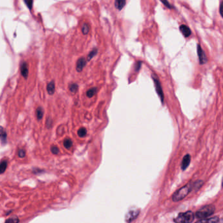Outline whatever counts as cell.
<instances>
[{"instance_id": "obj_12", "label": "cell", "mask_w": 223, "mask_h": 223, "mask_svg": "<svg viewBox=\"0 0 223 223\" xmlns=\"http://www.w3.org/2000/svg\"><path fill=\"white\" fill-rule=\"evenodd\" d=\"M47 92L50 95H53L55 93V83L54 81H51L50 82L49 84H47Z\"/></svg>"}, {"instance_id": "obj_19", "label": "cell", "mask_w": 223, "mask_h": 223, "mask_svg": "<svg viewBox=\"0 0 223 223\" xmlns=\"http://www.w3.org/2000/svg\"><path fill=\"white\" fill-rule=\"evenodd\" d=\"M98 53V49H94L92 51H90V52L88 54V57H87V60L88 61H90Z\"/></svg>"}, {"instance_id": "obj_9", "label": "cell", "mask_w": 223, "mask_h": 223, "mask_svg": "<svg viewBox=\"0 0 223 223\" xmlns=\"http://www.w3.org/2000/svg\"><path fill=\"white\" fill-rule=\"evenodd\" d=\"M87 64V60L84 58H81L77 62V66H76V69L77 72H81L84 67H85Z\"/></svg>"}, {"instance_id": "obj_16", "label": "cell", "mask_w": 223, "mask_h": 223, "mask_svg": "<svg viewBox=\"0 0 223 223\" xmlns=\"http://www.w3.org/2000/svg\"><path fill=\"white\" fill-rule=\"evenodd\" d=\"M43 110L41 107H38L36 110V117L38 120H41L43 116Z\"/></svg>"}, {"instance_id": "obj_4", "label": "cell", "mask_w": 223, "mask_h": 223, "mask_svg": "<svg viewBox=\"0 0 223 223\" xmlns=\"http://www.w3.org/2000/svg\"><path fill=\"white\" fill-rule=\"evenodd\" d=\"M153 79L154 83V86H155V88H156V93H158L160 99H161V101L162 103H164V93L163 91H162V88L161 86L160 82H159L158 79L156 77V76L153 75Z\"/></svg>"}, {"instance_id": "obj_1", "label": "cell", "mask_w": 223, "mask_h": 223, "mask_svg": "<svg viewBox=\"0 0 223 223\" xmlns=\"http://www.w3.org/2000/svg\"><path fill=\"white\" fill-rule=\"evenodd\" d=\"M194 188V183H189L185 185L183 187L177 190L172 196V200L173 202H179L187 196L190 192Z\"/></svg>"}, {"instance_id": "obj_10", "label": "cell", "mask_w": 223, "mask_h": 223, "mask_svg": "<svg viewBox=\"0 0 223 223\" xmlns=\"http://www.w3.org/2000/svg\"><path fill=\"white\" fill-rule=\"evenodd\" d=\"M20 72H21V75H22V76L25 78V79H27V78L28 76V65L27 64V63L26 62H22L21 63L20 65Z\"/></svg>"}, {"instance_id": "obj_14", "label": "cell", "mask_w": 223, "mask_h": 223, "mask_svg": "<svg viewBox=\"0 0 223 223\" xmlns=\"http://www.w3.org/2000/svg\"><path fill=\"white\" fill-rule=\"evenodd\" d=\"M0 138L2 139L3 143L7 141V132L2 126H0Z\"/></svg>"}, {"instance_id": "obj_25", "label": "cell", "mask_w": 223, "mask_h": 223, "mask_svg": "<svg viewBox=\"0 0 223 223\" xmlns=\"http://www.w3.org/2000/svg\"><path fill=\"white\" fill-rule=\"evenodd\" d=\"M51 152H52L53 154H55V155H57V154L59 153V149H58V147L56 146H51Z\"/></svg>"}, {"instance_id": "obj_5", "label": "cell", "mask_w": 223, "mask_h": 223, "mask_svg": "<svg viewBox=\"0 0 223 223\" xmlns=\"http://www.w3.org/2000/svg\"><path fill=\"white\" fill-rule=\"evenodd\" d=\"M139 213H140L139 209H132L129 211L125 217L126 221L128 223L133 221L134 219H136V218L138 216V215H139Z\"/></svg>"}, {"instance_id": "obj_24", "label": "cell", "mask_w": 223, "mask_h": 223, "mask_svg": "<svg viewBox=\"0 0 223 223\" xmlns=\"http://www.w3.org/2000/svg\"><path fill=\"white\" fill-rule=\"evenodd\" d=\"M25 1L26 5L27 7H28V9L29 10H31L32 7H33V0H24Z\"/></svg>"}, {"instance_id": "obj_6", "label": "cell", "mask_w": 223, "mask_h": 223, "mask_svg": "<svg viewBox=\"0 0 223 223\" xmlns=\"http://www.w3.org/2000/svg\"><path fill=\"white\" fill-rule=\"evenodd\" d=\"M197 53L199 58V61H200V63L201 65L207 63V58L206 56V54H205L204 51L202 49V47L200 45H198L197 46Z\"/></svg>"}, {"instance_id": "obj_23", "label": "cell", "mask_w": 223, "mask_h": 223, "mask_svg": "<svg viewBox=\"0 0 223 223\" xmlns=\"http://www.w3.org/2000/svg\"><path fill=\"white\" fill-rule=\"evenodd\" d=\"M90 30V27L87 24H84L82 26V32L84 35H87L89 32Z\"/></svg>"}, {"instance_id": "obj_2", "label": "cell", "mask_w": 223, "mask_h": 223, "mask_svg": "<svg viewBox=\"0 0 223 223\" xmlns=\"http://www.w3.org/2000/svg\"><path fill=\"white\" fill-rule=\"evenodd\" d=\"M215 208L213 205H207L196 212L195 216L198 219H205L212 215L215 213Z\"/></svg>"}, {"instance_id": "obj_29", "label": "cell", "mask_w": 223, "mask_h": 223, "mask_svg": "<svg viewBox=\"0 0 223 223\" xmlns=\"http://www.w3.org/2000/svg\"><path fill=\"white\" fill-rule=\"evenodd\" d=\"M222 3H221V5H220V14H221V15L222 16Z\"/></svg>"}, {"instance_id": "obj_28", "label": "cell", "mask_w": 223, "mask_h": 223, "mask_svg": "<svg viewBox=\"0 0 223 223\" xmlns=\"http://www.w3.org/2000/svg\"><path fill=\"white\" fill-rule=\"evenodd\" d=\"M141 62H137V63L135 65V70L136 71H139L140 70V68H141Z\"/></svg>"}, {"instance_id": "obj_18", "label": "cell", "mask_w": 223, "mask_h": 223, "mask_svg": "<svg viewBox=\"0 0 223 223\" xmlns=\"http://www.w3.org/2000/svg\"><path fill=\"white\" fill-rule=\"evenodd\" d=\"M72 145H73V142L70 139V138H66L64 141V146L66 149H69Z\"/></svg>"}, {"instance_id": "obj_15", "label": "cell", "mask_w": 223, "mask_h": 223, "mask_svg": "<svg viewBox=\"0 0 223 223\" xmlns=\"http://www.w3.org/2000/svg\"><path fill=\"white\" fill-rule=\"evenodd\" d=\"M7 167V161L6 160L2 161L0 162V174L5 172Z\"/></svg>"}, {"instance_id": "obj_22", "label": "cell", "mask_w": 223, "mask_h": 223, "mask_svg": "<svg viewBox=\"0 0 223 223\" xmlns=\"http://www.w3.org/2000/svg\"><path fill=\"white\" fill-rule=\"evenodd\" d=\"M78 88H79V87H78V85L77 84H71L69 86V91L71 93H75L77 92Z\"/></svg>"}, {"instance_id": "obj_27", "label": "cell", "mask_w": 223, "mask_h": 223, "mask_svg": "<svg viewBox=\"0 0 223 223\" xmlns=\"http://www.w3.org/2000/svg\"><path fill=\"white\" fill-rule=\"evenodd\" d=\"M19 156L20 157H21V158H23V157H25L26 156V152H25V149H20L19 151Z\"/></svg>"}, {"instance_id": "obj_17", "label": "cell", "mask_w": 223, "mask_h": 223, "mask_svg": "<svg viewBox=\"0 0 223 223\" xmlns=\"http://www.w3.org/2000/svg\"><path fill=\"white\" fill-rule=\"evenodd\" d=\"M96 93H97V88H92L88 90L87 92V96L88 98H91Z\"/></svg>"}, {"instance_id": "obj_21", "label": "cell", "mask_w": 223, "mask_h": 223, "mask_svg": "<svg viewBox=\"0 0 223 223\" xmlns=\"http://www.w3.org/2000/svg\"><path fill=\"white\" fill-rule=\"evenodd\" d=\"M87 129L85 128L82 127V128H81L79 130H78L77 133H78V136H79V137L83 138V137H84L87 135Z\"/></svg>"}, {"instance_id": "obj_11", "label": "cell", "mask_w": 223, "mask_h": 223, "mask_svg": "<svg viewBox=\"0 0 223 223\" xmlns=\"http://www.w3.org/2000/svg\"><path fill=\"white\" fill-rule=\"evenodd\" d=\"M219 221V218L218 217H213L209 219H204L197 221L195 223H217Z\"/></svg>"}, {"instance_id": "obj_20", "label": "cell", "mask_w": 223, "mask_h": 223, "mask_svg": "<svg viewBox=\"0 0 223 223\" xmlns=\"http://www.w3.org/2000/svg\"><path fill=\"white\" fill-rule=\"evenodd\" d=\"M19 219L18 218V217L14 216L6 220L5 223H19Z\"/></svg>"}, {"instance_id": "obj_8", "label": "cell", "mask_w": 223, "mask_h": 223, "mask_svg": "<svg viewBox=\"0 0 223 223\" xmlns=\"http://www.w3.org/2000/svg\"><path fill=\"white\" fill-rule=\"evenodd\" d=\"M179 30H180L181 33L183 35L184 37H189L192 33L191 30L189 28V27L185 25V24L180 26Z\"/></svg>"}, {"instance_id": "obj_26", "label": "cell", "mask_w": 223, "mask_h": 223, "mask_svg": "<svg viewBox=\"0 0 223 223\" xmlns=\"http://www.w3.org/2000/svg\"><path fill=\"white\" fill-rule=\"evenodd\" d=\"M160 1L162 3H163V4L166 6V7H167L168 9H172V8H173V7H172V5H170V3L168 2L167 0H160Z\"/></svg>"}, {"instance_id": "obj_13", "label": "cell", "mask_w": 223, "mask_h": 223, "mask_svg": "<svg viewBox=\"0 0 223 223\" xmlns=\"http://www.w3.org/2000/svg\"><path fill=\"white\" fill-rule=\"evenodd\" d=\"M126 2V0H115V1H114V6H115V7L118 10L120 11L122 10L125 6Z\"/></svg>"}, {"instance_id": "obj_3", "label": "cell", "mask_w": 223, "mask_h": 223, "mask_svg": "<svg viewBox=\"0 0 223 223\" xmlns=\"http://www.w3.org/2000/svg\"><path fill=\"white\" fill-rule=\"evenodd\" d=\"M194 214L191 211L185 213H180L176 219H174V222L176 223H191L194 219Z\"/></svg>"}, {"instance_id": "obj_7", "label": "cell", "mask_w": 223, "mask_h": 223, "mask_svg": "<svg viewBox=\"0 0 223 223\" xmlns=\"http://www.w3.org/2000/svg\"><path fill=\"white\" fill-rule=\"evenodd\" d=\"M190 160H191V157L190 155L187 154L184 157L181 162V169L183 170H185L186 168L189 167L190 162Z\"/></svg>"}]
</instances>
